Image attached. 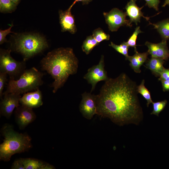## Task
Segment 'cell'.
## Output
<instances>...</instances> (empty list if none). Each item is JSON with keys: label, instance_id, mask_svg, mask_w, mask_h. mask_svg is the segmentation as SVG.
I'll return each instance as SVG.
<instances>
[{"label": "cell", "instance_id": "6da1fadb", "mask_svg": "<svg viewBox=\"0 0 169 169\" xmlns=\"http://www.w3.org/2000/svg\"><path fill=\"white\" fill-rule=\"evenodd\" d=\"M136 82L124 73L109 78L96 95L97 115L120 125L138 124L143 116Z\"/></svg>", "mask_w": 169, "mask_h": 169}, {"label": "cell", "instance_id": "7a4b0ae2", "mask_svg": "<svg viewBox=\"0 0 169 169\" xmlns=\"http://www.w3.org/2000/svg\"><path fill=\"white\" fill-rule=\"evenodd\" d=\"M78 60L70 48H60L49 52L40 62L42 69L51 75L54 80L51 84L53 92L62 87L71 75L77 71Z\"/></svg>", "mask_w": 169, "mask_h": 169}, {"label": "cell", "instance_id": "3957f363", "mask_svg": "<svg viewBox=\"0 0 169 169\" xmlns=\"http://www.w3.org/2000/svg\"><path fill=\"white\" fill-rule=\"evenodd\" d=\"M1 131L4 139L0 145L1 161H8L13 155L25 152L32 147L31 137L26 133L15 131L11 125L5 124Z\"/></svg>", "mask_w": 169, "mask_h": 169}, {"label": "cell", "instance_id": "277c9868", "mask_svg": "<svg viewBox=\"0 0 169 169\" xmlns=\"http://www.w3.org/2000/svg\"><path fill=\"white\" fill-rule=\"evenodd\" d=\"M44 74L35 67L26 69L17 80L10 79L4 94L15 93L19 94L39 89L43 83Z\"/></svg>", "mask_w": 169, "mask_h": 169}, {"label": "cell", "instance_id": "5b68a950", "mask_svg": "<svg viewBox=\"0 0 169 169\" xmlns=\"http://www.w3.org/2000/svg\"><path fill=\"white\" fill-rule=\"evenodd\" d=\"M47 43L38 34H27L18 37L15 40L14 50L23 56L25 61L47 48Z\"/></svg>", "mask_w": 169, "mask_h": 169}, {"label": "cell", "instance_id": "8992f818", "mask_svg": "<svg viewBox=\"0 0 169 169\" xmlns=\"http://www.w3.org/2000/svg\"><path fill=\"white\" fill-rule=\"evenodd\" d=\"M11 50L0 49V72L8 75L10 79H15L20 76L26 69L24 61H18L10 54Z\"/></svg>", "mask_w": 169, "mask_h": 169}, {"label": "cell", "instance_id": "52a82bcc", "mask_svg": "<svg viewBox=\"0 0 169 169\" xmlns=\"http://www.w3.org/2000/svg\"><path fill=\"white\" fill-rule=\"evenodd\" d=\"M103 14L109 29L111 32L117 31L122 26H132L129 20L126 19L125 13L117 8H113L109 12H104Z\"/></svg>", "mask_w": 169, "mask_h": 169}, {"label": "cell", "instance_id": "ba28073f", "mask_svg": "<svg viewBox=\"0 0 169 169\" xmlns=\"http://www.w3.org/2000/svg\"><path fill=\"white\" fill-rule=\"evenodd\" d=\"M84 78L91 85V92L94 90L97 84L100 81H106L108 77L107 72L105 69L104 56L102 55L98 64L89 69Z\"/></svg>", "mask_w": 169, "mask_h": 169}, {"label": "cell", "instance_id": "9c48e42d", "mask_svg": "<svg viewBox=\"0 0 169 169\" xmlns=\"http://www.w3.org/2000/svg\"><path fill=\"white\" fill-rule=\"evenodd\" d=\"M82 96L79 106L80 111L84 117L90 120L94 115L97 114L96 95L85 92Z\"/></svg>", "mask_w": 169, "mask_h": 169}, {"label": "cell", "instance_id": "30bf717a", "mask_svg": "<svg viewBox=\"0 0 169 169\" xmlns=\"http://www.w3.org/2000/svg\"><path fill=\"white\" fill-rule=\"evenodd\" d=\"M0 103L1 114L7 118H10L15 108L20 105V94L10 93L3 95Z\"/></svg>", "mask_w": 169, "mask_h": 169}, {"label": "cell", "instance_id": "8fae6325", "mask_svg": "<svg viewBox=\"0 0 169 169\" xmlns=\"http://www.w3.org/2000/svg\"><path fill=\"white\" fill-rule=\"evenodd\" d=\"M15 116L16 123L20 129H24L36 118L32 108L22 105L16 108Z\"/></svg>", "mask_w": 169, "mask_h": 169}, {"label": "cell", "instance_id": "7c38bea8", "mask_svg": "<svg viewBox=\"0 0 169 169\" xmlns=\"http://www.w3.org/2000/svg\"><path fill=\"white\" fill-rule=\"evenodd\" d=\"M76 3L74 2L70 7L65 11L60 10L59 11V23L62 32L68 31L74 34L77 31L74 17L71 13V8Z\"/></svg>", "mask_w": 169, "mask_h": 169}, {"label": "cell", "instance_id": "4fadbf2b", "mask_svg": "<svg viewBox=\"0 0 169 169\" xmlns=\"http://www.w3.org/2000/svg\"><path fill=\"white\" fill-rule=\"evenodd\" d=\"M145 45L148 48L147 51L151 57L159 58L166 60L169 58V49L167 40H162L160 43L154 44L146 41Z\"/></svg>", "mask_w": 169, "mask_h": 169}, {"label": "cell", "instance_id": "5bb4252c", "mask_svg": "<svg viewBox=\"0 0 169 169\" xmlns=\"http://www.w3.org/2000/svg\"><path fill=\"white\" fill-rule=\"evenodd\" d=\"M42 94L39 89L35 91L24 94L20 99L21 105L31 108H37L43 104Z\"/></svg>", "mask_w": 169, "mask_h": 169}, {"label": "cell", "instance_id": "9a60e30c", "mask_svg": "<svg viewBox=\"0 0 169 169\" xmlns=\"http://www.w3.org/2000/svg\"><path fill=\"white\" fill-rule=\"evenodd\" d=\"M136 0H130L125 6V12L127 16L129 18L130 23H134L137 25L138 23L140 22L141 17H143L147 21L149 19L150 17H145L141 11L143 6L141 8L138 7L136 3Z\"/></svg>", "mask_w": 169, "mask_h": 169}, {"label": "cell", "instance_id": "2e32d148", "mask_svg": "<svg viewBox=\"0 0 169 169\" xmlns=\"http://www.w3.org/2000/svg\"><path fill=\"white\" fill-rule=\"evenodd\" d=\"M135 54L132 56H129L126 60L130 62V65L136 73H140L141 66L147 60L149 54L148 52L139 53L137 51L135 52Z\"/></svg>", "mask_w": 169, "mask_h": 169}, {"label": "cell", "instance_id": "e0dca14e", "mask_svg": "<svg viewBox=\"0 0 169 169\" xmlns=\"http://www.w3.org/2000/svg\"><path fill=\"white\" fill-rule=\"evenodd\" d=\"M25 169H53L54 167L41 160L32 158H20Z\"/></svg>", "mask_w": 169, "mask_h": 169}, {"label": "cell", "instance_id": "ac0fdd59", "mask_svg": "<svg viewBox=\"0 0 169 169\" xmlns=\"http://www.w3.org/2000/svg\"><path fill=\"white\" fill-rule=\"evenodd\" d=\"M164 62V60L161 59L151 57L146 61L145 66L155 76H159L161 73L165 69L163 65Z\"/></svg>", "mask_w": 169, "mask_h": 169}, {"label": "cell", "instance_id": "d6986e66", "mask_svg": "<svg viewBox=\"0 0 169 169\" xmlns=\"http://www.w3.org/2000/svg\"><path fill=\"white\" fill-rule=\"evenodd\" d=\"M149 23L154 26V28L156 29L162 40L169 39V18L163 20L156 23Z\"/></svg>", "mask_w": 169, "mask_h": 169}, {"label": "cell", "instance_id": "ffe728a7", "mask_svg": "<svg viewBox=\"0 0 169 169\" xmlns=\"http://www.w3.org/2000/svg\"><path fill=\"white\" fill-rule=\"evenodd\" d=\"M99 44V43L92 35H90L87 37L84 41L82 46V49L84 52L88 55L95 47Z\"/></svg>", "mask_w": 169, "mask_h": 169}, {"label": "cell", "instance_id": "44dd1931", "mask_svg": "<svg viewBox=\"0 0 169 169\" xmlns=\"http://www.w3.org/2000/svg\"><path fill=\"white\" fill-rule=\"evenodd\" d=\"M145 80H142L141 84L137 86V91L138 93L140 94L147 101V105L148 106L149 105L153 103L150 93L144 85Z\"/></svg>", "mask_w": 169, "mask_h": 169}, {"label": "cell", "instance_id": "7402d4cb", "mask_svg": "<svg viewBox=\"0 0 169 169\" xmlns=\"http://www.w3.org/2000/svg\"><path fill=\"white\" fill-rule=\"evenodd\" d=\"M16 5L11 0H0V11L2 13H11L15 9Z\"/></svg>", "mask_w": 169, "mask_h": 169}, {"label": "cell", "instance_id": "603a6c76", "mask_svg": "<svg viewBox=\"0 0 169 169\" xmlns=\"http://www.w3.org/2000/svg\"><path fill=\"white\" fill-rule=\"evenodd\" d=\"M109 45L114 48L117 52L124 55L125 57L126 60L129 57L128 50L130 47L128 45L126 42L124 41L120 45L115 44L112 42H111Z\"/></svg>", "mask_w": 169, "mask_h": 169}, {"label": "cell", "instance_id": "cb8c5ba5", "mask_svg": "<svg viewBox=\"0 0 169 169\" xmlns=\"http://www.w3.org/2000/svg\"><path fill=\"white\" fill-rule=\"evenodd\" d=\"M92 35L99 44L104 40H108L110 39V35L105 33L100 28L94 30L92 33Z\"/></svg>", "mask_w": 169, "mask_h": 169}, {"label": "cell", "instance_id": "d4e9b609", "mask_svg": "<svg viewBox=\"0 0 169 169\" xmlns=\"http://www.w3.org/2000/svg\"><path fill=\"white\" fill-rule=\"evenodd\" d=\"M142 32L140 29V27L139 26L137 27L132 35L128 39L127 41L126 42L127 44L129 47L134 48L135 52L137 51L136 41L138 35L140 33Z\"/></svg>", "mask_w": 169, "mask_h": 169}, {"label": "cell", "instance_id": "484cf974", "mask_svg": "<svg viewBox=\"0 0 169 169\" xmlns=\"http://www.w3.org/2000/svg\"><path fill=\"white\" fill-rule=\"evenodd\" d=\"M167 103V101L164 100L163 101L156 102H153V110L151 113L158 116L160 113L163 110Z\"/></svg>", "mask_w": 169, "mask_h": 169}, {"label": "cell", "instance_id": "4316f807", "mask_svg": "<svg viewBox=\"0 0 169 169\" xmlns=\"http://www.w3.org/2000/svg\"><path fill=\"white\" fill-rule=\"evenodd\" d=\"M7 74L5 73L0 72V97H3V90L7 80Z\"/></svg>", "mask_w": 169, "mask_h": 169}, {"label": "cell", "instance_id": "83f0119b", "mask_svg": "<svg viewBox=\"0 0 169 169\" xmlns=\"http://www.w3.org/2000/svg\"><path fill=\"white\" fill-rule=\"evenodd\" d=\"M13 26L12 24L10 27L4 30H0V44H1L7 41L6 37L9 33H13L11 30Z\"/></svg>", "mask_w": 169, "mask_h": 169}, {"label": "cell", "instance_id": "f1b7e54d", "mask_svg": "<svg viewBox=\"0 0 169 169\" xmlns=\"http://www.w3.org/2000/svg\"><path fill=\"white\" fill-rule=\"evenodd\" d=\"M146 5L150 8H153L156 11H158V5L160 3V0H145Z\"/></svg>", "mask_w": 169, "mask_h": 169}, {"label": "cell", "instance_id": "f546056e", "mask_svg": "<svg viewBox=\"0 0 169 169\" xmlns=\"http://www.w3.org/2000/svg\"><path fill=\"white\" fill-rule=\"evenodd\" d=\"M159 80L161 81L169 80V69L165 68L161 73L159 75Z\"/></svg>", "mask_w": 169, "mask_h": 169}, {"label": "cell", "instance_id": "4dcf8cb0", "mask_svg": "<svg viewBox=\"0 0 169 169\" xmlns=\"http://www.w3.org/2000/svg\"><path fill=\"white\" fill-rule=\"evenodd\" d=\"M11 168L12 169H25L20 159L13 163Z\"/></svg>", "mask_w": 169, "mask_h": 169}, {"label": "cell", "instance_id": "1f68e13d", "mask_svg": "<svg viewBox=\"0 0 169 169\" xmlns=\"http://www.w3.org/2000/svg\"><path fill=\"white\" fill-rule=\"evenodd\" d=\"M162 84L163 90L165 92L169 91V80L161 81Z\"/></svg>", "mask_w": 169, "mask_h": 169}, {"label": "cell", "instance_id": "d6a6232c", "mask_svg": "<svg viewBox=\"0 0 169 169\" xmlns=\"http://www.w3.org/2000/svg\"><path fill=\"white\" fill-rule=\"evenodd\" d=\"M92 1V0H75L74 2L76 3L77 2H82L83 5H84L88 4Z\"/></svg>", "mask_w": 169, "mask_h": 169}, {"label": "cell", "instance_id": "836d02e7", "mask_svg": "<svg viewBox=\"0 0 169 169\" xmlns=\"http://www.w3.org/2000/svg\"><path fill=\"white\" fill-rule=\"evenodd\" d=\"M167 5H169V0H165L163 4L162 5V7H165Z\"/></svg>", "mask_w": 169, "mask_h": 169}, {"label": "cell", "instance_id": "e575fe53", "mask_svg": "<svg viewBox=\"0 0 169 169\" xmlns=\"http://www.w3.org/2000/svg\"><path fill=\"white\" fill-rule=\"evenodd\" d=\"M17 4L18 3L19 0H11Z\"/></svg>", "mask_w": 169, "mask_h": 169}]
</instances>
